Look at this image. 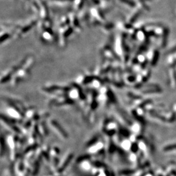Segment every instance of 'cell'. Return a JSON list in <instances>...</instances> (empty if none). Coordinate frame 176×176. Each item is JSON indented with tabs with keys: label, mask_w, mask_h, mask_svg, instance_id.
Masks as SVG:
<instances>
[{
	"label": "cell",
	"mask_w": 176,
	"mask_h": 176,
	"mask_svg": "<svg viewBox=\"0 0 176 176\" xmlns=\"http://www.w3.org/2000/svg\"><path fill=\"white\" fill-rule=\"evenodd\" d=\"M51 124L52 126L54 127V128L56 129L58 131H59L60 135L63 138H67V133L65 132V131H64V130H63V129L61 128V126L58 124L57 122H56L55 121H52L51 122Z\"/></svg>",
	"instance_id": "obj_2"
},
{
	"label": "cell",
	"mask_w": 176,
	"mask_h": 176,
	"mask_svg": "<svg viewBox=\"0 0 176 176\" xmlns=\"http://www.w3.org/2000/svg\"><path fill=\"white\" fill-rule=\"evenodd\" d=\"M104 149V144L103 142L100 140L99 138H96L92 143H89L87 150L91 155H98V154L101 153Z\"/></svg>",
	"instance_id": "obj_1"
}]
</instances>
